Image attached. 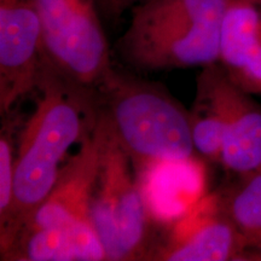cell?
I'll return each instance as SVG.
<instances>
[{
    "instance_id": "obj_1",
    "label": "cell",
    "mask_w": 261,
    "mask_h": 261,
    "mask_svg": "<svg viewBox=\"0 0 261 261\" xmlns=\"http://www.w3.org/2000/svg\"><path fill=\"white\" fill-rule=\"evenodd\" d=\"M38 91L35 109L19 130L14 200L9 219L0 227V253L50 195L71 146L92 129L99 106L97 92L71 83L47 57Z\"/></svg>"
},
{
    "instance_id": "obj_2",
    "label": "cell",
    "mask_w": 261,
    "mask_h": 261,
    "mask_svg": "<svg viewBox=\"0 0 261 261\" xmlns=\"http://www.w3.org/2000/svg\"><path fill=\"white\" fill-rule=\"evenodd\" d=\"M231 0H143L116 42L138 71L207 67L219 62L220 34Z\"/></svg>"
},
{
    "instance_id": "obj_3",
    "label": "cell",
    "mask_w": 261,
    "mask_h": 261,
    "mask_svg": "<svg viewBox=\"0 0 261 261\" xmlns=\"http://www.w3.org/2000/svg\"><path fill=\"white\" fill-rule=\"evenodd\" d=\"M96 92L136 174L195 156L190 110L161 85L114 68Z\"/></svg>"
},
{
    "instance_id": "obj_4",
    "label": "cell",
    "mask_w": 261,
    "mask_h": 261,
    "mask_svg": "<svg viewBox=\"0 0 261 261\" xmlns=\"http://www.w3.org/2000/svg\"><path fill=\"white\" fill-rule=\"evenodd\" d=\"M98 163L99 140L93 125L65 160L50 195L14 240L27 259L76 261L103 247L90 215Z\"/></svg>"
},
{
    "instance_id": "obj_5",
    "label": "cell",
    "mask_w": 261,
    "mask_h": 261,
    "mask_svg": "<svg viewBox=\"0 0 261 261\" xmlns=\"http://www.w3.org/2000/svg\"><path fill=\"white\" fill-rule=\"evenodd\" d=\"M94 129L99 140V163L90 215L107 260H150L159 228L150 218L129 156L100 104Z\"/></svg>"
},
{
    "instance_id": "obj_6",
    "label": "cell",
    "mask_w": 261,
    "mask_h": 261,
    "mask_svg": "<svg viewBox=\"0 0 261 261\" xmlns=\"http://www.w3.org/2000/svg\"><path fill=\"white\" fill-rule=\"evenodd\" d=\"M45 54L71 83L96 91L114 67L97 0H32Z\"/></svg>"
},
{
    "instance_id": "obj_7",
    "label": "cell",
    "mask_w": 261,
    "mask_h": 261,
    "mask_svg": "<svg viewBox=\"0 0 261 261\" xmlns=\"http://www.w3.org/2000/svg\"><path fill=\"white\" fill-rule=\"evenodd\" d=\"M196 94L208 100L224 121V168L237 178L261 174V106L232 83L219 63L202 68Z\"/></svg>"
},
{
    "instance_id": "obj_8",
    "label": "cell",
    "mask_w": 261,
    "mask_h": 261,
    "mask_svg": "<svg viewBox=\"0 0 261 261\" xmlns=\"http://www.w3.org/2000/svg\"><path fill=\"white\" fill-rule=\"evenodd\" d=\"M46 54L32 0H0V114L38 91Z\"/></svg>"
},
{
    "instance_id": "obj_9",
    "label": "cell",
    "mask_w": 261,
    "mask_h": 261,
    "mask_svg": "<svg viewBox=\"0 0 261 261\" xmlns=\"http://www.w3.org/2000/svg\"><path fill=\"white\" fill-rule=\"evenodd\" d=\"M150 260H247V248L220 204L218 191L208 192L177 221L161 228Z\"/></svg>"
},
{
    "instance_id": "obj_10",
    "label": "cell",
    "mask_w": 261,
    "mask_h": 261,
    "mask_svg": "<svg viewBox=\"0 0 261 261\" xmlns=\"http://www.w3.org/2000/svg\"><path fill=\"white\" fill-rule=\"evenodd\" d=\"M136 177L159 232L181 218L208 194L205 168L195 156L185 161L160 163Z\"/></svg>"
},
{
    "instance_id": "obj_11",
    "label": "cell",
    "mask_w": 261,
    "mask_h": 261,
    "mask_svg": "<svg viewBox=\"0 0 261 261\" xmlns=\"http://www.w3.org/2000/svg\"><path fill=\"white\" fill-rule=\"evenodd\" d=\"M218 63L238 87L261 96V6L231 0L221 27Z\"/></svg>"
},
{
    "instance_id": "obj_12",
    "label": "cell",
    "mask_w": 261,
    "mask_h": 261,
    "mask_svg": "<svg viewBox=\"0 0 261 261\" xmlns=\"http://www.w3.org/2000/svg\"><path fill=\"white\" fill-rule=\"evenodd\" d=\"M218 195L225 214L243 237L247 260H261V174L237 178Z\"/></svg>"
},
{
    "instance_id": "obj_13",
    "label": "cell",
    "mask_w": 261,
    "mask_h": 261,
    "mask_svg": "<svg viewBox=\"0 0 261 261\" xmlns=\"http://www.w3.org/2000/svg\"><path fill=\"white\" fill-rule=\"evenodd\" d=\"M190 119L195 151L208 161L221 163L225 126L219 113L208 100L196 94Z\"/></svg>"
},
{
    "instance_id": "obj_14",
    "label": "cell",
    "mask_w": 261,
    "mask_h": 261,
    "mask_svg": "<svg viewBox=\"0 0 261 261\" xmlns=\"http://www.w3.org/2000/svg\"><path fill=\"white\" fill-rule=\"evenodd\" d=\"M0 132V227L10 217L14 200L16 150L19 130L23 126L22 117L14 112L5 115Z\"/></svg>"
},
{
    "instance_id": "obj_15",
    "label": "cell",
    "mask_w": 261,
    "mask_h": 261,
    "mask_svg": "<svg viewBox=\"0 0 261 261\" xmlns=\"http://www.w3.org/2000/svg\"><path fill=\"white\" fill-rule=\"evenodd\" d=\"M99 10L109 18L120 17L127 10H132L143 0H97Z\"/></svg>"
},
{
    "instance_id": "obj_16",
    "label": "cell",
    "mask_w": 261,
    "mask_h": 261,
    "mask_svg": "<svg viewBox=\"0 0 261 261\" xmlns=\"http://www.w3.org/2000/svg\"><path fill=\"white\" fill-rule=\"evenodd\" d=\"M248 2H250V3H254V4H256V5L261 6V0H248Z\"/></svg>"
}]
</instances>
